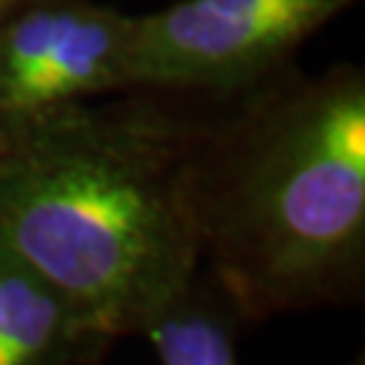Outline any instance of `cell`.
I'll use <instances>...</instances> for the list:
<instances>
[{
	"label": "cell",
	"instance_id": "obj_1",
	"mask_svg": "<svg viewBox=\"0 0 365 365\" xmlns=\"http://www.w3.org/2000/svg\"><path fill=\"white\" fill-rule=\"evenodd\" d=\"M203 117L122 92L0 128V252L106 341L138 336L203 268L187 197Z\"/></svg>",
	"mask_w": 365,
	"mask_h": 365
},
{
	"label": "cell",
	"instance_id": "obj_4",
	"mask_svg": "<svg viewBox=\"0 0 365 365\" xmlns=\"http://www.w3.org/2000/svg\"><path fill=\"white\" fill-rule=\"evenodd\" d=\"M135 16L95 0H30L0 22V128L130 92Z\"/></svg>",
	"mask_w": 365,
	"mask_h": 365
},
{
	"label": "cell",
	"instance_id": "obj_6",
	"mask_svg": "<svg viewBox=\"0 0 365 365\" xmlns=\"http://www.w3.org/2000/svg\"><path fill=\"white\" fill-rule=\"evenodd\" d=\"M247 322L230 298L200 268L138 330L157 365H241L238 333Z\"/></svg>",
	"mask_w": 365,
	"mask_h": 365
},
{
	"label": "cell",
	"instance_id": "obj_5",
	"mask_svg": "<svg viewBox=\"0 0 365 365\" xmlns=\"http://www.w3.org/2000/svg\"><path fill=\"white\" fill-rule=\"evenodd\" d=\"M111 346L60 289L0 252V365H98Z\"/></svg>",
	"mask_w": 365,
	"mask_h": 365
},
{
	"label": "cell",
	"instance_id": "obj_7",
	"mask_svg": "<svg viewBox=\"0 0 365 365\" xmlns=\"http://www.w3.org/2000/svg\"><path fill=\"white\" fill-rule=\"evenodd\" d=\"M25 3H30V0H0V22H3L9 14L16 11V9H22Z\"/></svg>",
	"mask_w": 365,
	"mask_h": 365
},
{
	"label": "cell",
	"instance_id": "obj_8",
	"mask_svg": "<svg viewBox=\"0 0 365 365\" xmlns=\"http://www.w3.org/2000/svg\"><path fill=\"white\" fill-rule=\"evenodd\" d=\"M349 365H365V360H363V357H357V360H352Z\"/></svg>",
	"mask_w": 365,
	"mask_h": 365
},
{
	"label": "cell",
	"instance_id": "obj_2",
	"mask_svg": "<svg viewBox=\"0 0 365 365\" xmlns=\"http://www.w3.org/2000/svg\"><path fill=\"white\" fill-rule=\"evenodd\" d=\"M203 117L187 197L200 265L247 325L365 287V73H276Z\"/></svg>",
	"mask_w": 365,
	"mask_h": 365
},
{
	"label": "cell",
	"instance_id": "obj_3",
	"mask_svg": "<svg viewBox=\"0 0 365 365\" xmlns=\"http://www.w3.org/2000/svg\"><path fill=\"white\" fill-rule=\"evenodd\" d=\"M360 0H179L135 16L130 92L233 101Z\"/></svg>",
	"mask_w": 365,
	"mask_h": 365
}]
</instances>
